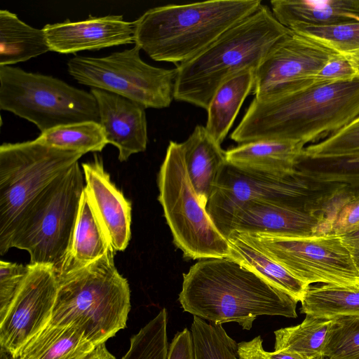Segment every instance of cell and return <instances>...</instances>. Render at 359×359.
Instances as JSON below:
<instances>
[{"label":"cell","mask_w":359,"mask_h":359,"mask_svg":"<svg viewBox=\"0 0 359 359\" xmlns=\"http://www.w3.org/2000/svg\"><path fill=\"white\" fill-rule=\"evenodd\" d=\"M358 116L359 78L313 84L266 100L254 97L230 137L239 144L279 140L305 146L320 141Z\"/></svg>","instance_id":"6da1fadb"},{"label":"cell","mask_w":359,"mask_h":359,"mask_svg":"<svg viewBox=\"0 0 359 359\" xmlns=\"http://www.w3.org/2000/svg\"><path fill=\"white\" fill-rule=\"evenodd\" d=\"M180 303L194 316L250 330L259 316L297 318V301L253 270L229 258L200 259L183 274Z\"/></svg>","instance_id":"7a4b0ae2"},{"label":"cell","mask_w":359,"mask_h":359,"mask_svg":"<svg viewBox=\"0 0 359 359\" xmlns=\"http://www.w3.org/2000/svg\"><path fill=\"white\" fill-rule=\"evenodd\" d=\"M261 6L259 0H214L154 7L134 21L135 44L151 59L177 66Z\"/></svg>","instance_id":"3957f363"},{"label":"cell","mask_w":359,"mask_h":359,"mask_svg":"<svg viewBox=\"0 0 359 359\" xmlns=\"http://www.w3.org/2000/svg\"><path fill=\"white\" fill-rule=\"evenodd\" d=\"M290 29L262 5L192 59L177 66L174 99L208 109L229 77L257 69L270 48Z\"/></svg>","instance_id":"277c9868"},{"label":"cell","mask_w":359,"mask_h":359,"mask_svg":"<svg viewBox=\"0 0 359 359\" xmlns=\"http://www.w3.org/2000/svg\"><path fill=\"white\" fill-rule=\"evenodd\" d=\"M110 252L92 264L57 276V292L50 325L72 326L95 346L126 327L130 309L128 282Z\"/></svg>","instance_id":"5b68a950"},{"label":"cell","mask_w":359,"mask_h":359,"mask_svg":"<svg viewBox=\"0 0 359 359\" xmlns=\"http://www.w3.org/2000/svg\"><path fill=\"white\" fill-rule=\"evenodd\" d=\"M83 155L36 139L0 146L1 255L11 249L14 234L41 195Z\"/></svg>","instance_id":"8992f818"},{"label":"cell","mask_w":359,"mask_h":359,"mask_svg":"<svg viewBox=\"0 0 359 359\" xmlns=\"http://www.w3.org/2000/svg\"><path fill=\"white\" fill-rule=\"evenodd\" d=\"M334 184L315 181L296 169L275 175L226 163L221 168L206 210L218 231L227 239L233 212L250 200L287 203L323 214L327 200L339 189Z\"/></svg>","instance_id":"52a82bcc"},{"label":"cell","mask_w":359,"mask_h":359,"mask_svg":"<svg viewBox=\"0 0 359 359\" xmlns=\"http://www.w3.org/2000/svg\"><path fill=\"white\" fill-rule=\"evenodd\" d=\"M158 201L184 255L194 259L231 256L228 240L202 206L187 173L182 143L170 141L158 175Z\"/></svg>","instance_id":"ba28073f"},{"label":"cell","mask_w":359,"mask_h":359,"mask_svg":"<svg viewBox=\"0 0 359 359\" xmlns=\"http://www.w3.org/2000/svg\"><path fill=\"white\" fill-rule=\"evenodd\" d=\"M84 182L76 162L32 205L14 234L11 248L27 251L30 264L52 266L57 273L72 241Z\"/></svg>","instance_id":"9c48e42d"},{"label":"cell","mask_w":359,"mask_h":359,"mask_svg":"<svg viewBox=\"0 0 359 359\" xmlns=\"http://www.w3.org/2000/svg\"><path fill=\"white\" fill-rule=\"evenodd\" d=\"M0 108L34 123L41 133L73 123H100L98 105L90 92L9 65L0 66Z\"/></svg>","instance_id":"30bf717a"},{"label":"cell","mask_w":359,"mask_h":359,"mask_svg":"<svg viewBox=\"0 0 359 359\" xmlns=\"http://www.w3.org/2000/svg\"><path fill=\"white\" fill-rule=\"evenodd\" d=\"M140 50L135 44L104 57L76 55L68 60L67 70L81 84L119 95L144 108L168 107L174 98L176 69L147 64Z\"/></svg>","instance_id":"8fae6325"},{"label":"cell","mask_w":359,"mask_h":359,"mask_svg":"<svg viewBox=\"0 0 359 359\" xmlns=\"http://www.w3.org/2000/svg\"><path fill=\"white\" fill-rule=\"evenodd\" d=\"M236 232L245 241L309 285L320 283L359 286V271L339 236L328 233L288 237Z\"/></svg>","instance_id":"7c38bea8"},{"label":"cell","mask_w":359,"mask_h":359,"mask_svg":"<svg viewBox=\"0 0 359 359\" xmlns=\"http://www.w3.org/2000/svg\"><path fill=\"white\" fill-rule=\"evenodd\" d=\"M336 55L290 30L273 44L255 70V98L266 100L316 84L311 77Z\"/></svg>","instance_id":"4fadbf2b"},{"label":"cell","mask_w":359,"mask_h":359,"mask_svg":"<svg viewBox=\"0 0 359 359\" xmlns=\"http://www.w3.org/2000/svg\"><path fill=\"white\" fill-rule=\"evenodd\" d=\"M57 277L50 266L29 264L20 289L0 318L1 350L13 358L51 320L57 292Z\"/></svg>","instance_id":"5bb4252c"},{"label":"cell","mask_w":359,"mask_h":359,"mask_svg":"<svg viewBox=\"0 0 359 359\" xmlns=\"http://www.w3.org/2000/svg\"><path fill=\"white\" fill-rule=\"evenodd\" d=\"M232 231L288 237L330 233L323 215L264 200H250L236 209L229 224L228 236Z\"/></svg>","instance_id":"9a60e30c"},{"label":"cell","mask_w":359,"mask_h":359,"mask_svg":"<svg viewBox=\"0 0 359 359\" xmlns=\"http://www.w3.org/2000/svg\"><path fill=\"white\" fill-rule=\"evenodd\" d=\"M81 167L84 192L107 239L116 252L125 250L131 236V202L112 182L100 156Z\"/></svg>","instance_id":"2e32d148"},{"label":"cell","mask_w":359,"mask_h":359,"mask_svg":"<svg viewBox=\"0 0 359 359\" xmlns=\"http://www.w3.org/2000/svg\"><path fill=\"white\" fill-rule=\"evenodd\" d=\"M43 29L50 50L60 53L135 43L134 21L124 20L122 15H90L76 22L67 19L46 24Z\"/></svg>","instance_id":"e0dca14e"},{"label":"cell","mask_w":359,"mask_h":359,"mask_svg":"<svg viewBox=\"0 0 359 359\" xmlns=\"http://www.w3.org/2000/svg\"><path fill=\"white\" fill-rule=\"evenodd\" d=\"M90 92L97 101L107 143L117 148L118 160L126 161L132 154L144 151L148 142L146 108L104 90L90 88Z\"/></svg>","instance_id":"ac0fdd59"},{"label":"cell","mask_w":359,"mask_h":359,"mask_svg":"<svg viewBox=\"0 0 359 359\" xmlns=\"http://www.w3.org/2000/svg\"><path fill=\"white\" fill-rule=\"evenodd\" d=\"M271 5L276 20L290 30L359 22V0H273Z\"/></svg>","instance_id":"d6986e66"},{"label":"cell","mask_w":359,"mask_h":359,"mask_svg":"<svg viewBox=\"0 0 359 359\" xmlns=\"http://www.w3.org/2000/svg\"><path fill=\"white\" fill-rule=\"evenodd\" d=\"M188 175L203 207L206 208L218 174L226 163V151L208 133L197 125L182 143Z\"/></svg>","instance_id":"ffe728a7"},{"label":"cell","mask_w":359,"mask_h":359,"mask_svg":"<svg viewBox=\"0 0 359 359\" xmlns=\"http://www.w3.org/2000/svg\"><path fill=\"white\" fill-rule=\"evenodd\" d=\"M305 146L279 140H257L240 144L226 151V162L234 166L258 172L287 175L296 164Z\"/></svg>","instance_id":"44dd1931"},{"label":"cell","mask_w":359,"mask_h":359,"mask_svg":"<svg viewBox=\"0 0 359 359\" xmlns=\"http://www.w3.org/2000/svg\"><path fill=\"white\" fill-rule=\"evenodd\" d=\"M110 252L107 239L84 192L72 241L57 276L81 269Z\"/></svg>","instance_id":"7402d4cb"},{"label":"cell","mask_w":359,"mask_h":359,"mask_svg":"<svg viewBox=\"0 0 359 359\" xmlns=\"http://www.w3.org/2000/svg\"><path fill=\"white\" fill-rule=\"evenodd\" d=\"M254 69L239 72L223 82L215 91L206 110L205 129L221 144L231 129L255 80Z\"/></svg>","instance_id":"603a6c76"},{"label":"cell","mask_w":359,"mask_h":359,"mask_svg":"<svg viewBox=\"0 0 359 359\" xmlns=\"http://www.w3.org/2000/svg\"><path fill=\"white\" fill-rule=\"evenodd\" d=\"M97 346L77 328L48 324L22 349L19 359H87Z\"/></svg>","instance_id":"cb8c5ba5"},{"label":"cell","mask_w":359,"mask_h":359,"mask_svg":"<svg viewBox=\"0 0 359 359\" xmlns=\"http://www.w3.org/2000/svg\"><path fill=\"white\" fill-rule=\"evenodd\" d=\"M48 50L43 28L30 26L8 10H0V66L25 62Z\"/></svg>","instance_id":"d4e9b609"},{"label":"cell","mask_w":359,"mask_h":359,"mask_svg":"<svg viewBox=\"0 0 359 359\" xmlns=\"http://www.w3.org/2000/svg\"><path fill=\"white\" fill-rule=\"evenodd\" d=\"M227 240L231 249V259L251 269L296 301L303 299L309 285L297 278L283 266L245 241L236 231H232Z\"/></svg>","instance_id":"484cf974"},{"label":"cell","mask_w":359,"mask_h":359,"mask_svg":"<svg viewBox=\"0 0 359 359\" xmlns=\"http://www.w3.org/2000/svg\"><path fill=\"white\" fill-rule=\"evenodd\" d=\"M296 169L315 181L340 185L351 196L359 197V152L338 156L302 153Z\"/></svg>","instance_id":"4316f807"},{"label":"cell","mask_w":359,"mask_h":359,"mask_svg":"<svg viewBox=\"0 0 359 359\" xmlns=\"http://www.w3.org/2000/svg\"><path fill=\"white\" fill-rule=\"evenodd\" d=\"M300 302L301 313L313 317L359 316V286L309 285Z\"/></svg>","instance_id":"83f0119b"},{"label":"cell","mask_w":359,"mask_h":359,"mask_svg":"<svg viewBox=\"0 0 359 359\" xmlns=\"http://www.w3.org/2000/svg\"><path fill=\"white\" fill-rule=\"evenodd\" d=\"M332 320L306 315L302 323L276 330L274 351L294 353L308 359H324Z\"/></svg>","instance_id":"f1b7e54d"},{"label":"cell","mask_w":359,"mask_h":359,"mask_svg":"<svg viewBox=\"0 0 359 359\" xmlns=\"http://www.w3.org/2000/svg\"><path fill=\"white\" fill-rule=\"evenodd\" d=\"M37 141L61 149L83 153L102 151L108 144L102 125L94 121L60 126L43 133Z\"/></svg>","instance_id":"f546056e"},{"label":"cell","mask_w":359,"mask_h":359,"mask_svg":"<svg viewBox=\"0 0 359 359\" xmlns=\"http://www.w3.org/2000/svg\"><path fill=\"white\" fill-rule=\"evenodd\" d=\"M290 30L332 50L348 60L359 72V22L331 26L300 25Z\"/></svg>","instance_id":"4dcf8cb0"},{"label":"cell","mask_w":359,"mask_h":359,"mask_svg":"<svg viewBox=\"0 0 359 359\" xmlns=\"http://www.w3.org/2000/svg\"><path fill=\"white\" fill-rule=\"evenodd\" d=\"M191 331L194 359H242L238 344L222 325L194 316Z\"/></svg>","instance_id":"1f68e13d"},{"label":"cell","mask_w":359,"mask_h":359,"mask_svg":"<svg viewBox=\"0 0 359 359\" xmlns=\"http://www.w3.org/2000/svg\"><path fill=\"white\" fill-rule=\"evenodd\" d=\"M167 311L163 309L130 339L128 352L121 359H167Z\"/></svg>","instance_id":"d6a6232c"},{"label":"cell","mask_w":359,"mask_h":359,"mask_svg":"<svg viewBox=\"0 0 359 359\" xmlns=\"http://www.w3.org/2000/svg\"><path fill=\"white\" fill-rule=\"evenodd\" d=\"M323 355L325 359H359V316L332 320Z\"/></svg>","instance_id":"836d02e7"},{"label":"cell","mask_w":359,"mask_h":359,"mask_svg":"<svg viewBox=\"0 0 359 359\" xmlns=\"http://www.w3.org/2000/svg\"><path fill=\"white\" fill-rule=\"evenodd\" d=\"M359 152V116L320 141L304 149L309 156H338Z\"/></svg>","instance_id":"e575fe53"},{"label":"cell","mask_w":359,"mask_h":359,"mask_svg":"<svg viewBox=\"0 0 359 359\" xmlns=\"http://www.w3.org/2000/svg\"><path fill=\"white\" fill-rule=\"evenodd\" d=\"M29 271V264L0 262V318L20 289Z\"/></svg>","instance_id":"d590c367"},{"label":"cell","mask_w":359,"mask_h":359,"mask_svg":"<svg viewBox=\"0 0 359 359\" xmlns=\"http://www.w3.org/2000/svg\"><path fill=\"white\" fill-rule=\"evenodd\" d=\"M359 78L357 69L346 58L336 55L311 77L316 84L351 81Z\"/></svg>","instance_id":"8d00e7d4"},{"label":"cell","mask_w":359,"mask_h":359,"mask_svg":"<svg viewBox=\"0 0 359 359\" xmlns=\"http://www.w3.org/2000/svg\"><path fill=\"white\" fill-rule=\"evenodd\" d=\"M359 228V197H351L337 212L331 224V233L341 236Z\"/></svg>","instance_id":"74e56055"},{"label":"cell","mask_w":359,"mask_h":359,"mask_svg":"<svg viewBox=\"0 0 359 359\" xmlns=\"http://www.w3.org/2000/svg\"><path fill=\"white\" fill-rule=\"evenodd\" d=\"M167 359H194L191 332L187 328L175 335L169 346Z\"/></svg>","instance_id":"f35d334b"},{"label":"cell","mask_w":359,"mask_h":359,"mask_svg":"<svg viewBox=\"0 0 359 359\" xmlns=\"http://www.w3.org/2000/svg\"><path fill=\"white\" fill-rule=\"evenodd\" d=\"M238 353L242 359H269L262 346V339L257 336L250 341L238 344Z\"/></svg>","instance_id":"ab89813d"},{"label":"cell","mask_w":359,"mask_h":359,"mask_svg":"<svg viewBox=\"0 0 359 359\" xmlns=\"http://www.w3.org/2000/svg\"><path fill=\"white\" fill-rule=\"evenodd\" d=\"M359 271V228L348 233L339 236Z\"/></svg>","instance_id":"60d3db41"},{"label":"cell","mask_w":359,"mask_h":359,"mask_svg":"<svg viewBox=\"0 0 359 359\" xmlns=\"http://www.w3.org/2000/svg\"><path fill=\"white\" fill-rule=\"evenodd\" d=\"M87 359H116L107 349L105 344L97 346Z\"/></svg>","instance_id":"b9f144b4"},{"label":"cell","mask_w":359,"mask_h":359,"mask_svg":"<svg viewBox=\"0 0 359 359\" xmlns=\"http://www.w3.org/2000/svg\"><path fill=\"white\" fill-rule=\"evenodd\" d=\"M266 355L269 359H308L299 354L285 351H266Z\"/></svg>","instance_id":"7bdbcfd3"},{"label":"cell","mask_w":359,"mask_h":359,"mask_svg":"<svg viewBox=\"0 0 359 359\" xmlns=\"http://www.w3.org/2000/svg\"><path fill=\"white\" fill-rule=\"evenodd\" d=\"M13 359H19L18 358H13Z\"/></svg>","instance_id":"ee69618b"},{"label":"cell","mask_w":359,"mask_h":359,"mask_svg":"<svg viewBox=\"0 0 359 359\" xmlns=\"http://www.w3.org/2000/svg\"><path fill=\"white\" fill-rule=\"evenodd\" d=\"M324 359H325V358H324Z\"/></svg>","instance_id":"f6af8a7d"}]
</instances>
